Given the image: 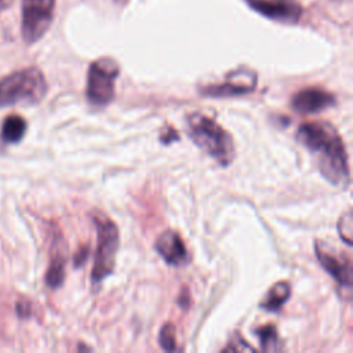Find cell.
Here are the masks:
<instances>
[{"label":"cell","instance_id":"6da1fadb","mask_svg":"<svg viewBox=\"0 0 353 353\" xmlns=\"http://www.w3.org/2000/svg\"><path fill=\"white\" fill-rule=\"evenodd\" d=\"M296 139L312 154L320 174L331 183L346 188L350 182L347 153L336 128L327 121L299 125Z\"/></svg>","mask_w":353,"mask_h":353},{"label":"cell","instance_id":"7a4b0ae2","mask_svg":"<svg viewBox=\"0 0 353 353\" xmlns=\"http://www.w3.org/2000/svg\"><path fill=\"white\" fill-rule=\"evenodd\" d=\"M186 130L190 139L219 165L228 167L236 154L229 132L208 116L194 112L186 116Z\"/></svg>","mask_w":353,"mask_h":353},{"label":"cell","instance_id":"3957f363","mask_svg":"<svg viewBox=\"0 0 353 353\" xmlns=\"http://www.w3.org/2000/svg\"><path fill=\"white\" fill-rule=\"evenodd\" d=\"M47 80L37 68L15 70L0 79V108L17 103H37L47 94Z\"/></svg>","mask_w":353,"mask_h":353},{"label":"cell","instance_id":"277c9868","mask_svg":"<svg viewBox=\"0 0 353 353\" xmlns=\"http://www.w3.org/2000/svg\"><path fill=\"white\" fill-rule=\"evenodd\" d=\"M94 223L97 228V251L91 279L92 283H99L114 269L120 239L119 229L112 219L97 214L94 215Z\"/></svg>","mask_w":353,"mask_h":353},{"label":"cell","instance_id":"5b68a950","mask_svg":"<svg viewBox=\"0 0 353 353\" xmlns=\"http://www.w3.org/2000/svg\"><path fill=\"white\" fill-rule=\"evenodd\" d=\"M119 72V65L112 58H99L90 65L85 87V97L90 103L103 106L113 99Z\"/></svg>","mask_w":353,"mask_h":353},{"label":"cell","instance_id":"8992f818","mask_svg":"<svg viewBox=\"0 0 353 353\" xmlns=\"http://www.w3.org/2000/svg\"><path fill=\"white\" fill-rule=\"evenodd\" d=\"M54 0H22L21 33L26 44L40 40L54 19Z\"/></svg>","mask_w":353,"mask_h":353},{"label":"cell","instance_id":"52a82bcc","mask_svg":"<svg viewBox=\"0 0 353 353\" xmlns=\"http://www.w3.org/2000/svg\"><path fill=\"white\" fill-rule=\"evenodd\" d=\"M316 256L324 270L332 276V279L338 283L339 287L347 290L350 292L352 290V262L345 252H338L332 247H328L324 241H316L314 244Z\"/></svg>","mask_w":353,"mask_h":353},{"label":"cell","instance_id":"ba28073f","mask_svg":"<svg viewBox=\"0 0 353 353\" xmlns=\"http://www.w3.org/2000/svg\"><path fill=\"white\" fill-rule=\"evenodd\" d=\"M256 85V76L251 70L239 69L230 73L225 83L210 85L203 90V94L210 97H234L247 94L255 90Z\"/></svg>","mask_w":353,"mask_h":353},{"label":"cell","instance_id":"9c48e42d","mask_svg":"<svg viewBox=\"0 0 353 353\" xmlns=\"http://www.w3.org/2000/svg\"><path fill=\"white\" fill-rule=\"evenodd\" d=\"M154 248L159 252V255L171 266H183L190 261L183 240L174 230L163 232L157 237Z\"/></svg>","mask_w":353,"mask_h":353},{"label":"cell","instance_id":"30bf717a","mask_svg":"<svg viewBox=\"0 0 353 353\" xmlns=\"http://www.w3.org/2000/svg\"><path fill=\"white\" fill-rule=\"evenodd\" d=\"M335 103V97L321 88H305L298 91L291 101V106L299 113H316Z\"/></svg>","mask_w":353,"mask_h":353},{"label":"cell","instance_id":"8fae6325","mask_svg":"<svg viewBox=\"0 0 353 353\" xmlns=\"http://www.w3.org/2000/svg\"><path fill=\"white\" fill-rule=\"evenodd\" d=\"M252 8L263 14L268 18L292 22L301 15V8L295 4H288L283 1H268V0H250Z\"/></svg>","mask_w":353,"mask_h":353},{"label":"cell","instance_id":"7c38bea8","mask_svg":"<svg viewBox=\"0 0 353 353\" xmlns=\"http://www.w3.org/2000/svg\"><path fill=\"white\" fill-rule=\"evenodd\" d=\"M65 265H66V258H65L63 241H62V239H61V241L54 240L50 266L46 273V283L48 287L58 288L63 283Z\"/></svg>","mask_w":353,"mask_h":353},{"label":"cell","instance_id":"4fadbf2b","mask_svg":"<svg viewBox=\"0 0 353 353\" xmlns=\"http://www.w3.org/2000/svg\"><path fill=\"white\" fill-rule=\"evenodd\" d=\"M26 128L28 124L22 116L10 114L1 124V138L7 143H17L23 138Z\"/></svg>","mask_w":353,"mask_h":353},{"label":"cell","instance_id":"5bb4252c","mask_svg":"<svg viewBox=\"0 0 353 353\" xmlns=\"http://www.w3.org/2000/svg\"><path fill=\"white\" fill-rule=\"evenodd\" d=\"M291 295V287L287 281H279L272 285V288L268 291L265 299L261 302V307L269 312L279 310L283 303L290 298Z\"/></svg>","mask_w":353,"mask_h":353},{"label":"cell","instance_id":"9a60e30c","mask_svg":"<svg viewBox=\"0 0 353 353\" xmlns=\"http://www.w3.org/2000/svg\"><path fill=\"white\" fill-rule=\"evenodd\" d=\"M255 335L259 338L261 347L265 352H274L281 347V342L279 339L277 330L272 324H266V325L256 328Z\"/></svg>","mask_w":353,"mask_h":353},{"label":"cell","instance_id":"2e32d148","mask_svg":"<svg viewBox=\"0 0 353 353\" xmlns=\"http://www.w3.org/2000/svg\"><path fill=\"white\" fill-rule=\"evenodd\" d=\"M159 343L167 352L176 350V338H175V327L172 323H165L159 334Z\"/></svg>","mask_w":353,"mask_h":353},{"label":"cell","instance_id":"e0dca14e","mask_svg":"<svg viewBox=\"0 0 353 353\" xmlns=\"http://www.w3.org/2000/svg\"><path fill=\"white\" fill-rule=\"evenodd\" d=\"M338 230H339V236L341 239L347 244L352 245V211H346L339 222H338Z\"/></svg>","mask_w":353,"mask_h":353},{"label":"cell","instance_id":"ac0fdd59","mask_svg":"<svg viewBox=\"0 0 353 353\" xmlns=\"http://www.w3.org/2000/svg\"><path fill=\"white\" fill-rule=\"evenodd\" d=\"M88 251H90L88 247H81L79 254L76 252V255H74V266H81V263H84V261L88 256Z\"/></svg>","mask_w":353,"mask_h":353},{"label":"cell","instance_id":"d6986e66","mask_svg":"<svg viewBox=\"0 0 353 353\" xmlns=\"http://www.w3.org/2000/svg\"><path fill=\"white\" fill-rule=\"evenodd\" d=\"M167 130H168L167 135H165V134H161V137H160L161 142H164V143H168V142H171V139H178V134H176V132H175L172 128L167 127Z\"/></svg>","mask_w":353,"mask_h":353},{"label":"cell","instance_id":"ffe728a7","mask_svg":"<svg viewBox=\"0 0 353 353\" xmlns=\"http://www.w3.org/2000/svg\"><path fill=\"white\" fill-rule=\"evenodd\" d=\"M11 3H12V0H0V12L6 8H8Z\"/></svg>","mask_w":353,"mask_h":353}]
</instances>
